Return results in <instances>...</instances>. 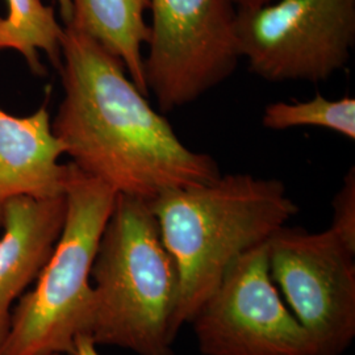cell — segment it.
I'll return each mask as SVG.
<instances>
[{"label":"cell","mask_w":355,"mask_h":355,"mask_svg":"<svg viewBox=\"0 0 355 355\" xmlns=\"http://www.w3.org/2000/svg\"><path fill=\"white\" fill-rule=\"evenodd\" d=\"M331 229L352 250L355 252V168L346 173L343 186L333 202Z\"/></svg>","instance_id":"5bb4252c"},{"label":"cell","mask_w":355,"mask_h":355,"mask_svg":"<svg viewBox=\"0 0 355 355\" xmlns=\"http://www.w3.org/2000/svg\"><path fill=\"white\" fill-rule=\"evenodd\" d=\"M64 154L46 103L28 116L0 107V225L6 205L15 199L64 196L71 170L60 162Z\"/></svg>","instance_id":"9c48e42d"},{"label":"cell","mask_w":355,"mask_h":355,"mask_svg":"<svg viewBox=\"0 0 355 355\" xmlns=\"http://www.w3.org/2000/svg\"><path fill=\"white\" fill-rule=\"evenodd\" d=\"M74 355H101L96 345L87 336H78L76 340Z\"/></svg>","instance_id":"9a60e30c"},{"label":"cell","mask_w":355,"mask_h":355,"mask_svg":"<svg viewBox=\"0 0 355 355\" xmlns=\"http://www.w3.org/2000/svg\"><path fill=\"white\" fill-rule=\"evenodd\" d=\"M262 125L271 130L324 128L354 141L355 99L345 96L333 101L318 92L305 102L270 103L262 114Z\"/></svg>","instance_id":"4fadbf2b"},{"label":"cell","mask_w":355,"mask_h":355,"mask_svg":"<svg viewBox=\"0 0 355 355\" xmlns=\"http://www.w3.org/2000/svg\"><path fill=\"white\" fill-rule=\"evenodd\" d=\"M71 165L64 227L51 258L15 305L0 355H74L89 321L91 270L117 193Z\"/></svg>","instance_id":"277c9868"},{"label":"cell","mask_w":355,"mask_h":355,"mask_svg":"<svg viewBox=\"0 0 355 355\" xmlns=\"http://www.w3.org/2000/svg\"><path fill=\"white\" fill-rule=\"evenodd\" d=\"M71 19L64 26H73L99 42L116 55L128 76L146 96L149 91L144 76L142 49L148 44L150 29L145 12L150 0H71Z\"/></svg>","instance_id":"8fae6325"},{"label":"cell","mask_w":355,"mask_h":355,"mask_svg":"<svg viewBox=\"0 0 355 355\" xmlns=\"http://www.w3.org/2000/svg\"><path fill=\"white\" fill-rule=\"evenodd\" d=\"M64 215V196L19 198L4 208L0 225V347L11 328L15 305L51 258Z\"/></svg>","instance_id":"30bf717a"},{"label":"cell","mask_w":355,"mask_h":355,"mask_svg":"<svg viewBox=\"0 0 355 355\" xmlns=\"http://www.w3.org/2000/svg\"><path fill=\"white\" fill-rule=\"evenodd\" d=\"M271 279L318 355H343L355 337V252L331 230L280 228L268 241Z\"/></svg>","instance_id":"52a82bcc"},{"label":"cell","mask_w":355,"mask_h":355,"mask_svg":"<svg viewBox=\"0 0 355 355\" xmlns=\"http://www.w3.org/2000/svg\"><path fill=\"white\" fill-rule=\"evenodd\" d=\"M58 6H60V12L62 16L64 24H67L71 19V11H73V1L71 0H57Z\"/></svg>","instance_id":"2e32d148"},{"label":"cell","mask_w":355,"mask_h":355,"mask_svg":"<svg viewBox=\"0 0 355 355\" xmlns=\"http://www.w3.org/2000/svg\"><path fill=\"white\" fill-rule=\"evenodd\" d=\"M91 283L83 336L137 355H174L180 277L148 202L117 193Z\"/></svg>","instance_id":"3957f363"},{"label":"cell","mask_w":355,"mask_h":355,"mask_svg":"<svg viewBox=\"0 0 355 355\" xmlns=\"http://www.w3.org/2000/svg\"><path fill=\"white\" fill-rule=\"evenodd\" d=\"M0 51H6L4 36H3V17L0 16Z\"/></svg>","instance_id":"ac0fdd59"},{"label":"cell","mask_w":355,"mask_h":355,"mask_svg":"<svg viewBox=\"0 0 355 355\" xmlns=\"http://www.w3.org/2000/svg\"><path fill=\"white\" fill-rule=\"evenodd\" d=\"M180 277L179 330L215 292L229 267L286 227L299 207L279 179L220 175L149 202Z\"/></svg>","instance_id":"7a4b0ae2"},{"label":"cell","mask_w":355,"mask_h":355,"mask_svg":"<svg viewBox=\"0 0 355 355\" xmlns=\"http://www.w3.org/2000/svg\"><path fill=\"white\" fill-rule=\"evenodd\" d=\"M189 324L203 355H318L271 279L267 242L229 267Z\"/></svg>","instance_id":"ba28073f"},{"label":"cell","mask_w":355,"mask_h":355,"mask_svg":"<svg viewBox=\"0 0 355 355\" xmlns=\"http://www.w3.org/2000/svg\"><path fill=\"white\" fill-rule=\"evenodd\" d=\"M61 57L62 99L51 125L82 173L148 203L221 175L215 158L187 148L94 38L64 26Z\"/></svg>","instance_id":"6da1fadb"},{"label":"cell","mask_w":355,"mask_h":355,"mask_svg":"<svg viewBox=\"0 0 355 355\" xmlns=\"http://www.w3.org/2000/svg\"><path fill=\"white\" fill-rule=\"evenodd\" d=\"M237 37L241 58L263 80L327 82L350 61L355 0H274L237 7Z\"/></svg>","instance_id":"8992f818"},{"label":"cell","mask_w":355,"mask_h":355,"mask_svg":"<svg viewBox=\"0 0 355 355\" xmlns=\"http://www.w3.org/2000/svg\"><path fill=\"white\" fill-rule=\"evenodd\" d=\"M144 76L162 114L196 102L241 60L234 0H150Z\"/></svg>","instance_id":"5b68a950"},{"label":"cell","mask_w":355,"mask_h":355,"mask_svg":"<svg viewBox=\"0 0 355 355\" xmlns=\"http://www.w3.org/2000/svg\"><path fill=\"white\" fill-rule=\"evenodd\" d=\"M237 7H259L267 3H271L274 0H234Z\"/></svg>","instance_id":"e0dca14e"},{"label":"cell","mask_w":355,"mask_h":355,"mask_svg":"<svg viewBox=\"0 0 355 355\" xmlns=\"http://www.w3.org/2000/svg\"><path fill=\"white\" fill-rule=\"evenodd\" d=\"M8 13L3 17V36L6 49L19 53L32 73L42 76L40 61L42 51L55 69L61 66L64 26L55 11L42 0H6Z\"/></svg>","instance_id":"7c38bea8"}]
</instances>
